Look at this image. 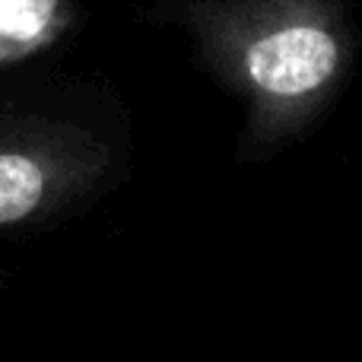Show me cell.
<instances>
[{
  "label": "cell",
  "instance_id": "7a4b0ae2",
  "mask_svg": "<svg viewBox=\"0 0 362 362\" xmlns=\"http://www.w3.org/2000/svg\"><path fill=\"white\" fill-rule=\"evenodd\" d=\"M112 172L108 144L76 121L0 118V232L54 223L93 197Z\"/></svg>",
  "mask_w": 362,
  "mask_h": 362
},
{
  "label": "cell",
  "instance_id": "6da1fadb",
  "mask_svg": "<svg viewBox=\"0 0 362 362\" xmlns=\"http://www.w3.org/2000/svg\"><path fill=\"white\" fill-rule=\"evenodd\" d=\"M206 70L245 105L251 156L302 134L337 95L356 54L340 0H175Z\"/></svg>",
  "mask_w": 362,
  "mask_h": 362
},
{
  "label": "cell",
  "instance_id": "3957f363",
  "mask_svg": "<svg viewBox=\"0 0 362 362\" xmlns=\"http://www.w3.org/2000/svg\"><path fill=\"white\" fill-rule=\"evenodd\" d=\"M70 0H0V70L54 48L74 25Z\"/></svg>",
  "mask_w": 362,
  "mask_h": 362
}]
</instances>
